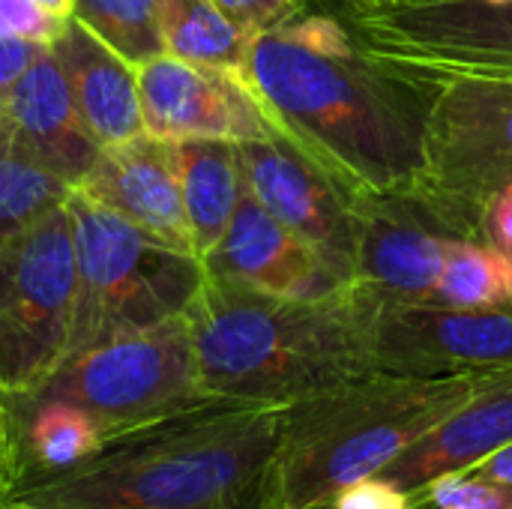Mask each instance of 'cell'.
I'll return each mask as SVG.
<instances>
[{"instance_id": "4dcf8cb0", "label": "cell", "mask_w": 512, "mask_h": 509, "mask_svg": "<svg viewBox=\"0 0 512 509\" xmlns=\"http://www.w3.org/2000/svg\"><path fill=\"white\" fill-rule=\"evenodd\" d=\"M474 471L483 474V477H492V480H498V483L512 486V444L510 447H504V450H498L495 456H489L486 462H480Z\"/></svg>"}, {"instance_id": "30bf717a", "label": "cell", "mask_w": 512, "mask_h": 509, "mask_svg": "<svg viewBox=\"0 0 512 509\" xmlns=\"http://www.w3.org/2000/svg\"><path fill=\"white\" fill-rule=\"evenodd\" d=\"M375 372L447 378L512 366V303L459 309L441 303H381L372 339Z\"/></svg>"}, {"instance_id": "3957f363", "label": "cell", "mask_w": 512, "mask_h": 509, "mask_svg": "<svg viewBox=\"0 0 512 509\" xmlns=\"http://www.w3.org/2000/svg\"><path fill=\"white\" fill-rule=\"evenodd\" d=\"M378 306L354 282L306 300L204 276L183 312L198 387L213 402L288 408L372 375Z\"/></svg>"}, {"instance_id": "5b68a950", "label": "cell", "mask_w": 512, "mask_h": 509, "mask_svg": "<svg viewBox=\"0 0 512 509\" xmlns=\"http://www.w3.org/2000/svg\"><path fill=\"white\" fill-rule=\"evenodd\" d=\"M489 378L492 372L447 378L372 372L288 405L252 509H330L348 486L381 477Z\"/></svg>"}, {"instance_id": "83f0119b", "label": "cell", "mask_w": 512, "mask_h": 509, "mask_svg": "<svg viewBox=\"0 0 512 509\" xmlns=\"http://www.w3.org/2000/svg\"><path fill=\"white\" fill-rule=\"evenodd\" d=\"M45 48L48 45H36V42H24V39L0 36V99L15 87V81L36 63V57Z\"/></svg>"}, {"instance_id": "ffe728a7", "label": "cell", "mask_w": 512, "mask_h": 509, "mask_svg": "<svg viewBox=\"0 0 512 509\" xmlns=\"http://www.w3.org/2000/svg\"><path fill=\"white\" fill-rule=\"evenodd\" d=\"M156 6L165 54L210 69H243L252 36L213 0H156Z\"/></svg>"}, {"instance_id": "8992f818", "label": "cell", "mask_w": 512, "mask_h": 509, "mask_svg": "<svg viewBox=\"0 0 512 509\" xmlns=\"http://www.w3.org/2000/svg\"><path fill=\"white\" fill-rule=\"evenodd\" d=\"M75 225V318L69 354L180 318L204 282L198 255L174 249L114 210L72 189Z\"/></svg>"}, {"instance_id": "1f68e13d", "label": "cell", "mask_w": 512, "mask_h": 509, "mask_svg": "<svg viewBox=\"0 0 512 509\" xmlns=\"http://www.w3.org/2000/svg\"><path fill=\"white\" fill-rule=\"evenodd\" d=\"M306 3H309V9L348 15V12H357V9H366V6H375V3H384V0H306Z\"/></svg>"}, {"instance_id": "ac0fdd59", "label": "cell", "mask_w": 512, "mask_h": 509, "mask_svg": "<svg viewBox=\"0 0 512 509\" xmlns=\"http://www.w3.org/2000/svg\"><path fill=\"white\" fill-rule=\"evenodd\" d=\"M51 54L84 126L102 147L144 132L138 66L108 48L75 18H69L63 33L51 42Z\"/></svg>"}, {"instance_id": "4316f807", "label": "cell", "mask_w": 512, "mask_h": 509, "mask_svg": "<svg viewBox=\"0 0 512 509\" xmlns=\"http://www.w3.org/2000/svg\"><path fill=\"white\" fill-rule=\"evenodd\" d=\"M330 509H417V495L387 477H369L348 486Z\"/></svg>"}, {"instance_id": "6da1fadb", "label": "cell", "mask_w": 512, "mask_h": 509, "mask_svg": "<svg viewBox=\"0 0 512 509\" xmlns=\"http://www.w3.org/2000/svg\"><path fill=\"white\" fill-rule=\"evenodd\" d=\"M240 78L267 123L306 153L351 204L366 192L417 180L441 81L387 66L357 39L345 51H318L285 30L249 42Z\"/></svg>"}, {"instance_id": "5bb4252c", "label": "cell", "mask_w": 512, "mask_h": 509, "mask_svg": "<svg viewBox=\"0 0 512 509\" xmlns=\"http://www.w3.org/2000/svg\"><path fill=\"white\" fill-rule=\"evenodd\" d=\"M75 189L162 243L195 255L174 141L141 132L129 141L108 144Z\"/></svg>"}, {"instance_id": "2e32d148", "label": "cell", "mask_w": 512, "mask_h": 509, "mask_svg": "<svg viewBox=\"0 0 512 509\" xmlns=\"http://www.w3.org/2000/svg\"><path fill=\"white\" fill-rule=\"evenodd\" d=\"M204 273L216 279L243 282L249 288L282 297H324L339 288L321 258L288 231L258 198L246 189L219 243L201 258Z\"/></svg>"}, {"instance_id": "e575fe53", "label": "cell", "mask_w": 512, "mask_h": 509, "mask_svg": "<svg viewBox=\"0 0 512 509\" xmlns=\"http://www.w3.org/2000/svg\"><path fill=\"white\" fill-rule=\"evenodd\" d=\"M507 252H510V258H512V249H507Z\"/></svg>"}, {"instance_id": "603a6c76", "label": "cell", "mask_w": 512, "mask_h": 509, "mask_svg": "<svg viewBox=\"0 0 512 509\" xmlns=\"http://www.w3.org/2000/svg\"><path fill=\"white\" fill-rule=\"evenodd\" d=\"M69 192L72 186L54 174L0 150V246L36 225L54 207L66 204Z\"/></svg>"}, {"instance_id": "f546056e", "label": "cell", "mask_w": 512, "mask_h": 509, "mask_svg": "<svg viewBox=\"0 0 512 509\" xmlns=\"http://www.w3.org/2000/svg\"><path fill=\"white\" fill-rule=\"evenodd\" d=\"M15 480V456H12V426H9V408H6V390L0 387V495Z\"/></svg>"}, {"instance_id": "d6986e66", "label": "cell", "mask_w": 512, "mask_h": 509, "mask_svg": "<svg viewBox=\"0 0 512 509\" xmlns=\"http://www.w3.org/2000/svg\"><path fill=\"white\" fill-rule=\"evenodd\" d=\"M192 249L204 258L225 234L243 195L240 150L231 138L174 141Z\"/></svg>"}, {"instance_id": "7c38bea8", "label": "cell", "mask_w": 512, "mask_h": 509, "mask_svg": "<svg viewBox=\"0 0 512 509\" xmlns=\"http://www.w3.org/2000/svg\"><path fill=\"white\" fill-rule=\"evenodd\" d=\"M246 189L258 204L294 231L327 267V273L354 282V210L348 195L273 126L267 138L237 141Z\"/></svg>"}, {"instance_id": "277c9868", "label": "cell", "mask_w": 512, "mask_h": 509, "mask_svg": "<svg viewBox=\"0 0 512 509\" xmlns=\"http://www.w3.org/2000/svg\"><path fill=\"white\" fill-rule=\"evenodd\" d=\"M207 402L183 315L66 357L39 387L6 393L15 480Z\"/></svg>"}, {"instance_id": "7402d4cb", "label": "cell", "mask_w": 512, "mask_h": 509, "mask_svg": "<svg viewBox=\"0 0 512 509\" xmlns=\"http://www.w3.org/2000/svg\"><path fill=\"white\" fill-rule=\"evenodd\" d=\"M72 18L132 66L165 54L156 0H75Z\"/></svg>"}, {"instance_id": "d590c367", "label": "cell", "mask_w": 512, "mask_h": 509, "mask_svg": "<svg viewBox=\"0 0 512 509\" xmlns=\"http://www.w3.org/2000/svg\"><path fill=\"white\" fill-rule=\"evenodd\" d=\"M0 509H6V507H0Z\"/></svg>"}, {"instance_id": "836d02e7", "label": "cell", "mask_w": 512, "mask_h": 509, "mask_svg": "<svg viewBox=\"0 0 512 509\" xmlns=\"http://www.w3.org/2000/svg\"><path fill=\"white\" fill-rule=\"evenodd\" d=\"M6 108H3V102H0V147H3V138H6Z\"/></svg>"}, {"instance_id": "7a4b0ae2", "label": "cell", "mask_w": 512, "mask_h": 509, "mask_svg": "<svg viewBox=\"0 0 512 509\" xmlns=\"http://www.w3.org/2000/svg\"><path fill=\"white\" fill-rule=\"evenodd\" d=\"M285 408L207 402L15 480L6 509H252Z\"/></svg>"}, {"instance_id": "d6a6232c", "label": "cell", "mask_w": 512, "mask_h": 509, "mask_svg": "<svg viewBox=\"0 0 512 509\" xmlns=\"http://www.w3.org/2000/svg\"><path fill=\"white\" fill-rule=\"evenodd\" d=\"M48 12H54V15H60V18H72V6H75V0H39Z\"/></svg>"}, {"instance_id": "f1b7e54d", "label": "cell", "mask_w": 512, "mask_h": 509, "mask_svg": "<svg viewBox=\"0 0 512 509\" xmlns=\"http://www.w3.org/2000/svg\"><path fill=\"white\" fill-rule=\"evenodd\" d=\"M483 237L486 243H495L501 249H512V186L495 195V201L486 210L483 222Z\"/></svg>"}, {"instance_id": "cb8c5ba5", "label": "cell", "mask_w": 512, "mask_h": 509, "mask_svg": "<svg viewBox=\"0 0 512 509\" xmlns=\"http://www.w3.org/2000/svg\"><path fill=\"white\" fill-rule=\"evenodd\" d=\"M414 495L417 507L429 509H512V486L477 471L444 474Z\"/></svg>"}, {"instance_id": "4fadbf2b", "label": "cell", "mask_w": 512, "mask_h": 509, "mask_svg": "<svg viewBox=\"0 0 512 509\" xmlns=\"http://www.w3.org/2000/svg\"><path fill=\"white\" fill-rule=\"evenodd\" d=\"M144 132L165 141L267 138L270 123L240 72L159 54L138 66Z\"/></svg>"}, {"instance_id": "ba28073f", "label": "cell", "mask_w": 512, "mask_h": 509, "mask_svg": "<svg viewBox=\"0 0 512 509\" xmlns=\"http://www.w3.org/2000/svg\"><path fill=\"white\" fill-rule=\"evenodd\" d=\"M75 225L66 204L0 246V387L27 393L69 354Z\"/></svg>"}, {"instance_id": "52a82bcc", "label": "cell", "mask_w": 512, "mask_h": 509, "mask_svg": "<svg viewBox=\"0 0 512 509\" xmlns=\"http://www.w3.org/2000/svg\"><path fill=\"white\" fill-rule=\"evenodd\" d=\"M510 186L512 81L441 78L414 189L453 234L486 243V210Z\"/></svg>"}, {"instance_id": "44dd1931", "label": "cell", "mask_w": 512, "mask_h": 509, "mask_svg": "<svg viewBox=\"0 0 512 509\" xmlns=\"http://www.w3.org/2000/svg\"><path fill=\"white\" fill-rule=\"evenodd\" d=\"M432 303L459 309H486L512 303L510 252L483 240H456L450 246Z\"/></svg>"}, {"instance_id": "d4e9b609", "label": "cell", "mask_w": 512, "mask_h": 509, "mask_svg": "<svg viewBox=\"0 0 512 509\" xmlns=\"http://www.w3.org/2000/svg\"><path fill=\"white\" fill-rule=\"evenodd\" d=\"M243 33L252 39L288 27L294 18L309 12L306 0H213Z\"/></svg>"}, {"instance_id": "8fae6325", "label": "cell", "mask_w": 512, "mask_h": 509, "mask_svg": "<svg viewBox=\"0 0 512 509\" xmlns=\"http://www.w3.org/2000/svg\"><path fill=\"white\" fill-rule=\"evenodd\" d=\"M354 285L381 303H432L450 246L462 240L411 186L366 192L354 204Z\"/></svg>"}, {"instance_id": "9c48e42d", "label": "cell", "mask_w": 512, "mask_h": 509, "mask_svg": "<svg viewBox=\"0 0 512 509\" xmlns=\"http://www.w3.org/2000/svg\"><path fill=\"white\" fill-rule=\"evenodd\" d=\"M339 18L369 57L408 75L512 81V0H384Z\"/></svg>"}, {"instance_id": "484cf974", "label": "cell", "mask_w": 512, "mask_h": 509, "mask_svg": "<svg viewBox=\"0 0 512 509\" xmlns=\"http://www.w3.org/2000/svg\"><path fill=\"white\" fill-rule=\"evenodd\" d=\"M69 18L48 12L39 0H0V36L48 45L63 33Z\"/></svg>"}, {"instance_id": "9a60e30c", "label": "cell", "mask_w": 512, "mask_h": 509, "mask_svg": "<svg viewBox=\"0 0 512 509\" xmlns=\"http://www.w3.org/2000/svg\"><path fill=\"white\" fill-rule=\"evenodd\" d=\"M0 102L9 120L0 150L21 156L75 189L87 177L102 144L84 126L51 48L36 57Z\"/></svg>"}, {"instance_id": "e0dca14e", "label": "cell", "mask_w": 512, "mask_h": 509, "mask_svg": "<svg viewBox=\"0 0 512 509\" xmlns=\"http://www.w3.org/2000/svg\"><path fill=\"white\" fill-rule=\"evenodd\" d=\"M512 444V366L492 378L423 438H417L381 477L408 492L444 474L474 471L480 462Z\"/></svg>"}]
</instances>
